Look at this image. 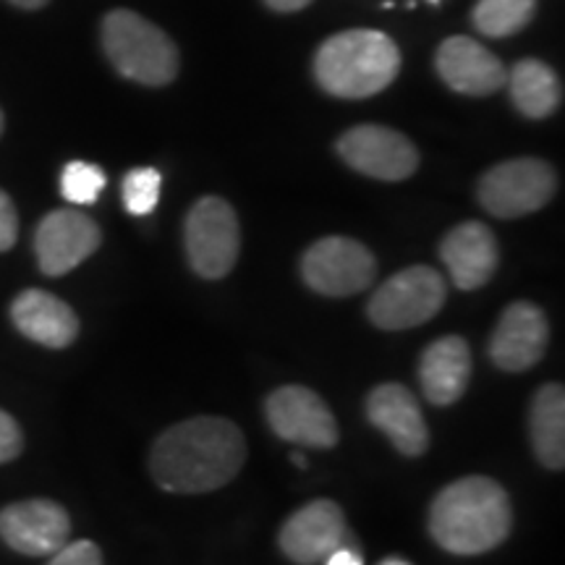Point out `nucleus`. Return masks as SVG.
Wrapping results in <instances>:
<instances>
[{"label": "nucleus", "instance_id": "8", "mask_svg": "<svg viewBox=\"0 0 565 565\" xmlns=\"http://www.w3.org/2000/svg\"><path fill=\"white\" fill-rule=\"evenodd\" d=\"M301 275L322 296H351L372 286L377 263L364 244L349 236H324L301 257Z\"/></svg>", "mask_w": 565, "mask_h": 565}, {"label": "nucleus", "instance_id": "3", "mask_svg": "<svg viewBox=\"0 0 565 565\" xmlns=\"http://www.w3.org/2000/svg\"><path fill=\"white\" fill-rule=\"evenodd\" d=\"M401 71L398 45L377 30H349L324 40L315 55V76L324 92L364 100L391 87Z\"/></svg>", "mask_w": 565, "mask_h": 565}, {"label": "nucleus", "instance_id": "29", "mask_svg": "<svg viewBox=\"0 0 565 565\" xmlns=\"http://www.w3.org/2000/svg\"><path fill=\"white\" fill-rule=\"evenodd\" d=\"M267 6H270L273 11H280V13H291V11H301L307 9L312 0H265Z\"/></svg>", "mask_w": 565, "mask_h": 565}, {"label": "nucleus", "instance_id": "15", "mask_svg": "<svg viewBox=\"0 0 565 565\" xmlns=\"http://www.w3.org/2000/svg\"><path fill=\"white\" fill-rule=\"evenodd\" d=\"M435 66L440 79L461 95L484 97L503 87L508 71L498 55L471 38H448L437 47Z\"/></svg>", "mask_w": 565, "mask_h": 565}, {"label": "nucleus", "instance_id": "24", "mask_svg": "<svg viewBox=\"0 0 565 565\" xmlns=\"http://www.w3.org/2000/svg\"><path fill=\"white\" fill-rule=\"evenodd\" d=\"M160 173L154 168H134L124 179V204L131 215H150L160 202Z\"/></svg>", "mask_w": 565, "mask_h": 565}, {"label": "nucleus", "instance_id": "18", "mask_svg": "<svg viewBox=\"0 0 565 565\" xmlns=\"http://www.w3.org/2000/svg\"><path fill=\"white\" fill-rule=\"evenodd\" d=\"M11 320L21 335L47 349H66L79 335V320L74 309L58 296L40 291V288H30L13 299Z\"/></svg>", "mask_w": 565, "mask_h": 565}, {"label": "nucleus", "instance_id": "31", "mask_svg": "<svg viewBox=\"0 0 565 565\" xmlns=\"http://www.w3.org/2000/svg\"><path fill=\"white\" fill-rule=\"evenodd\" d=\"M291 461L299 466V469H307V456H303V454H294Z\"/></svg>", "mask_w": 565, "mask_h": 565}, {"label": "nucleus", "instance_id": "26", "mask_svg": "<svg viewBox=\"0 0 565 565\" xmlns=\"http://www.w3.org/2000/svg\"><path fill=\"white\" fill-rule=\"evenodd\" d=\"M21 448H24V437H21L17 419L0 408V463L13 461L21 454Z\"/></svg>", "mask_w": 565, "mask_h": 565}, {"label": "nucleus", "instance_id": "25", "mask_svg": "<svg viewBox=\"0 0 565 565\" xmlns=\"http://www.w3.org/2000/svg\"><path fill=\"white\" fill-rule=\"evenodd\" d=\"M47 565H103V553L95 542L79 540V542H66L58 553H53V561Z\"/></svg>", "mask_w": 565, "mask_h": 565}, {"label": "nucleus", "instance_id": "9", "mask_svg": "<svg viewBox=\"0 0 565 565\" xmlns=\"http://www.w3.org/2000/svg\"><path fill=\"white\" fill-rule=\"evenodd\" d=\"M338 152L353 171L380 181H404L419 168L414 141L387 126H353L338 139Z\"/></svg>", "mask_w": 565, "mask_h": 565}, {"label": "nucleus", "instance_id": "28", "mask_svg": "<svg viewBox=\"0 0 565 565\" xmlns=\"http://www.w3.org/2000/svg\"><path fill=\"white\" fill-rule=\"evenodd\" d=\"M324 561H328V565H364L356 550H351V547H345V545L333 550V553L324 557Z\"/></svg>", "mask_w": 565, "mask_h": 565}, {"label": "nucleus", "instance_id": "34", "mask_svg": "<svg viewBox=\"0 0 565 565\" xmlns=\"http://www.w3.org/2000/svg\"><path fill=\"white\" fill-rule=\"evenodd\" d=\"M429 3H433V6H437V3H440V0H429Z\"/></svg>", "mask_w": 565, "mask_h": 565}, {"label": "nucleus", "instance_id": "7", "mask_svg": "<svg viewBox=\"0 0 565 565\" xmlns=\"http://www.w3.org/2000/svg\"><path fill=\"white\" fill-rule=\"evenodd\" d=\"M189 263L207 280L225 278L233 270L242 249V231L233 207L221 196H202L189 210L183 228Z\"/></svg>", "mask_w": 565, "mask_h": 565}, {"label": "nucleus", "instance_id": "33", "mask_svg": "<svg viewBox=\"0 0 565 565\" xmlns=\"http://www.w3.org/2000/svg\"><path fill=\"white\" fill-rule=\"evenodd\" d=\"M3 124H6L3 121V110H0V134H3Z\"/></svg>", "mask_w": 565, "mask_h": 565}, {"label": "nucleus", "instance_id": "20", "mask_svg": "<svg viewBox=\"0 0 565 565\" xmlns=\"http://www.w3.org/2000/svg\"><path fill=\"white\" fill-rule=\"evenodd\" d=\"M534 454L547 469L561 471L565 463V391L563 385L550 383L534 395L529 412Z\"/></svg>", "mask_w": 565, "mask_h": 565}, {"label": "nucleus", "instance_id": "27", "mask_svg": "<svg viewBox=\"0 0 565 565\" xmlns=\"http://www.w3.org/2000/svg\"><path fill=\"white\" fill-rule=\"evenodd\" d=\"M19 236V215L11 196L0 189V252H9Z\"/></svg>", "mask_w": 565, "mask_h": 565}, {"label": "nucleus", "instance_id": "12", "mask_svg": "<svg viewBox=\"0 0 565 565\" xmlns=\"http://www.w3.org/2000/svg\"><path fill=\"white\" fill-rule=\"evenodd\" d=\"M349 540L345 515L333 500H315L296 511L280 526L278 545L288 561L299 565H315Z\"/></svg>", "mask_w": 565, "mask_h": 565}, {"label": "nucleus", "instance_id": "4", "mask_svg": "<svg viewBox=\"0 0 565 565\" xmlns=\"http://www.w3.org/2000/svg\"><path fill=\"white\" fill-rule=\"evenodd\" d=\"M103 47L126 79L166 87L179 74V51L160 26L139 13L118 9L103 21Z\"/></svg>", "mask_w": 565, "mask_h": 565}, {"label": "nucleus", "instance_id": "5", "mask_svg": "<svg viewBox=\"0 0 565 565\" xmlns=\"http://www.w3.org/2000/svg\"><path fill=\"white\" fill-rule=\"evenodd\" d=\"M557 175L540 158H515L494 166L479 179L477 196L494 217H524L542 210L555 196Z\"/></svg>", "mask_w": 565, "mask_h": 565}, {"label": "nucleus", "instance_id": "1", "mask_svg": "<svg viewBox=\"0 0 565 565\" xmlns=\"http://www.w3.org/2000/svg\"><path fill=\"white\" fill-rule=\"evenodd\" d=\"M246 461L242 429L221 416L173 424L154 440L150 469L166 492L200 494L228 484Z\"/></svg>", "mask_w": 565, "mask_h": 565}, {"label": "nucleus", "instance_id": "17", "mask_svg": "<svg viewBox=\"0 0 565 565\" xmlns=\"http://www.w3.org/2000/svg\"><path fill=\"white\" fill-rule=\"evenodd\" d=\"M440 257L456 288L477 291L484 282H490L498 270L500 252L494 233L484 223L469 221L448 231V236L443 238Z\"/></svg>", "mask_w": 565, "mask_h": 565}, {"label": "nucleus", "instance_id": "23", "mask_svg": "<svg viewBox=\"0 0 565 565\" xmlns=\"http://www.w3.org/2000/svg\"><path fill=\"white\" fill-rule=\"evenodd\" d=\"M105 183H108V179H105L103 168L74 160L61 173V194L71 204H95L100 200Z\"/></svg>", "mask_w": 565, "mask_h": 565}, {"label": "nucleus", "instance_id": "21", "mask_svg": "<svg viewBox=\"0 0 565 565\" xmlns=\"http://www.w3.org/2000/svg\"><path fill=\"white\" fill-rule=\"evenodd\" d=\"M508 87H511L513 105L524 113L526 118H540L553 116L557 105L563 100L561 79L547 63L536 58H524L513 66L511 74L505 79Z\"/></svg>", "mask_w": 565, "mask_h": 565}, {"label": "nucleus", "instance_id": "2", "mask_svg": "<svg viewBox=\"0 0 565 565\" xmlns=\"http://www.w3.org/2000/svg\"><path fill=\"white\" fill-rule=\"evenodd\" d=\"M511 526V498L487 477L458 479L440 490L429 508V534L454 555L490 553L508 540Z\"/></svg>", "mask_w": 565, "mask_h": 565}, {"label": "nucleus", "instance_id": "32", "mask_svg": "<svg viewBox=\"0 0 565 565\" xmlns=\"http://www.w3.org/2000/svg\"><path fill=\"white\" fill-rule=\"evenodd\" d=\"M383 565H412V563H406V561H401V557H387V561L383 563Z\"/></svg>", "mask_w": 565, "mask_h": 565}, {"label": "nucleus", "instance_id": "6", "mask_svg": "<svg viewBox=\"0 0 565 565\" xmlns=\"http://www.w3.org/2000/svg\"><path fill=\"white\" fill-rule=\"evenodd\" d=\"M448 288L433 267L414 265L395 273L374 291L366 317L380 330H408L440 312Z\"/></svg>", "mask_w": 565, "mask_h": 565}, {"label": "nucleus", "instance_id": "13", "mask_svg": "<svg viewBox=\"0 0 565 565\" xmlns=\"http://www.w3.org/2000/svg\"><path fill=\"white\" fill-rule=\"evenodd\" d=\"M71 519L53 500H21L0 511V536L21 555H53L68 542Z\"/></svg>", "mask_w": 565, "mask_h": 565}, {"label": "nucleus", "instance_id": "19", "mask_svg": "<svg viewBox=\"0 0 565 565\" xmlns=\"http://www.w3.org/2000/svg\"><path fill=\"white\" fill-rule=\"evenodd\" d=\"M471 377V351L463 338L445 335L422 353L419 380L429 404L450 406L466 393Z\"/></svg>", "mask_w": 565, "mask_h": 565}, {"label": "nucleus", "instance_id": "22", "mask_svg": "<svg viewBox=\"0 0 565 565\" xmlns=\"http://www.w3.org/2000/svg\"><path fill=\"white\" fill-rule=\"evenodd\" d=\"M534 11L536 0H479L471 21L484 38H511L534 19Z\"/></svg>", "mask_w": 565, "mask_h": 565}, {"label": "nucleus", "instance_id": "14", "mask_svg": "<svg viewBox=\"0 0 565 565\" xmlns=\"http://www.w3.org/2000/svg\"><path fill=\"white\" fill-rule=\"evenodd\" d=\"M547 341V315L532 301H513L500 317L487 351L503 372H526L545 356Z\"/></svg>", "mask_w": 565, "mask_h": 565}, {"label": "nucleus", "instance_id": "30", "mask_svg": "<svg viewBox=\"0 0 565 565\" xmlns=\"http://www.w3.org/2000/svg\"><path fill=\"white\" fill-rule=\"evenodd\" d=\"M13 6H19V9H26V11H34V9H42V6H47L51 0H11Z\"/></svg>", "mask_w": 565, "mask_h": 565}, {"label": "nucleus", "instance_id": "16", "mask_svg": "<svg viewBox=\"0 0 565 565\" xmlns=\"http://www.w3.org/2000/svg\"><path fill=\"white\" fill-rule=\"evenodd\" d=\"M366 416L404 456L429 448V429L414 393L398 383L377 385L366 398Z\"/></svg>", "mask_w": 565, "mask_h": 565}, {"label": "nucleus", "instance_id": "10", "mask_svg": "<svg viewBox=\"0 0 565 565\" xmlns=\"http://www.w3.org/2000/svg\"><path fill=\"white\" fill-rule=\"evenodd\" d=\"M265 414L273 433L294 445L333 448L338 422L328 404L315 391L301 385H282L265 401Z\"/></svg>", "mask_w": 565, "mask_h": 565}, {"label": "nucleus", "instance_id": "11", "mask_svg": "<svg viewBox=\"0 0 565 565\" xmlns=\"http://www.w3.org/2000/svg\"><path fill=\"white\" fill-rule=\"evenodd\" d=\"M103 236L97 223L79 210H55L42 217L34 233L40 270L51 278L66 275L95 254Z\"/></svg>", "mask_w": 565, "mask_h": 565}]
</instances>
